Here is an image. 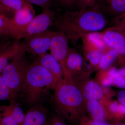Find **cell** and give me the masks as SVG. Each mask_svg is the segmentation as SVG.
<instances>
[{"label": "cell", "mask_w": 125, "mask_h": 125, "mask_svg": "<svg viewBox=\"0 0 125 125\" xmlns=\"http://www.w3.org/2000/svg\"><path fill=\"white\" fill-rule=\"evenodd\" d=\"M107 22L97 4L84 10L66 12L56 21L55 25L68 40L75 41L88 34L102 30Z\"/></svg>", "instance_id": "6da1fadb"}, {"label": "cell", "mask_w": 125, "mask_h": 125, "mask_svg": "<svg viewBox=\"0 0 125 125\" xmlns=\"http://www.w3.org/2000/svg\"><path fill=\"white\" fill-rule=\"evenodd\" d=\"M54 102L57 114L71 125H78L86 115V101L79 87L62 78L54 89Z\"/></svg>", "instance_id": "7a4b0ae2"}, {"label": "cell", "mask_w": 125, "mask_h": 125, "mask_svg": "<svg viewBox=\"0 0 125 125\" xmlns=\"http://www.w3.org/2000/svg\"><path fill=\"white\" fill-rule=\"evenodd\" d=\"M58 81L37 61L29 65L20 94L25 103L32 106L40 101L43 91L54 89Z\"/></svg>", "instance_id": "3957f363"}, {"label": "cell", "mask_w": 125, "mask_h": 125, "mask_svg": "<svg viewBox=\"0 0 125 125\" xmlns=\"http://www.w3.org/2000/svg\"><path fill=\"white\" fill-rule=\"evenodd\" d=\"M21 45L20 51L1 73V75L10 90L11 101H15L20 94L30 65L26 57V52Z\"/></svg>", "instance_id": "277c9868"}, {"label": "cell", "mask_w": 125, "mask_h": 125, "mask_svg": "<svg viewBox=\"0 0 125 125\" xmlns=\"http://www.w3.org/2000/svg\"><path fill=\"white\" fill-rule=\"evenodd\" d=\"M24 0L23 7L10 19L4 37L16 40L18 34L35 17V11L31 4Z\"/></svg>", "instance_id": "5b68a950"}, {"label": "cell", "mask_w": 125, "mask_h": 125, "mask_svg": "<svg viewBox=\"0 0 125 125\" xmlns=\"http://www.w3.org/2000/svg\"><path fill=\"white\" fill-rule=\"evenodd\" d=\"M68 39L60 32H55L52 37L50 50L51 54L60 65L63 73V78L72 80L71 75L66 66V60L70 51Z\"/></svg>", "instance_id": "8992f818"}, {"label": "cell", "mask_w": 125, "mask_h": 125, "mask_svg": "<svg viewBox=\"0 0 125 125\" xmlns=\"http://www.w3.org/2000/svg\"><path fill=\"white\" fill-rule=\"evenodd\" d=\"M55 15L54 11L49 8L44 9L41 13L35 16L27 27L18 34L16 40L19 41L47 31L53 24Z\"/></svg>", "instance_id": "52a82bcc"}, {"label": "cell", "mask_w": 125, "mask_h": 125, "mask_svg": "<svg viewBox=\"0 0 125 125\" xmlns=\"http://www.w3.org/2000/svg\"><path fill=\"white\" fill-rule=\"evenodd\" d=\"M55 33L47 30L24 39L21 43L26 52L40 56L50 49Z\"/></svg>", "instance_id": "ba28073f"}, {"label": "cell", "mask_w": 125, "mask_h": 125, "mask_svg": "<svg viewBox=\"0 0 125 125\" xmlns=\"http://www.w3.org/2000/svg\"><path fill=\"white\" fill-rule=\"evenodd\" d=\"M100 33L106 45L117 52L120 62L125 61V33L118 27L114 26Z\"/></svg>", "instance_id": "9c48e42d"}, {"label": "cell", "mask_w": 125, "mask_h": 125, "mask_svg": "<svg viewBox=\"0 0 125 125\" xmlns=\"http://www.w3.org/2000/svg\"><path fill=\"white\" fill-rule=\"evenodd\" d=\"M47 108L39 104L31 106L26 112L23 125H47Z\"/></svg>", "instance_id": "30bf717a"}, {"label": "cell", "mask_w": 125, "mask_h": 125, "mask_svg": "<svg viewBox=\"0 0 125 125\" xmlns=\"http://www.w3.org/2000/svg\"><path fill=\"white\" fill-rule=\"evenodd\" d=\"M85 101H99L102 98L104 92L98 83L92 80H85L77 85Z\"/></svg>", "instance_id": "8fae6325"}, {"label": "cell", "mask_w": 125, "mask_h": 125, "mask_svg": "<svg viewBox=\"0 0 125 125\" xmlns=\"http://www.w3.org/2000/svg\"><path fill=\"white\" fill-rule=\"evenodd\" d=\"M85 112L89 117L96 120L106 121L109 120L106 107L98 101H87L85 104Z\"/></svg>", "instance_id": "7c38bea8"}, {"label": "cell", "mask_w": 125, "mask_h": 125, "mask_svg": "<svg viewBox=\"0 0 125 125\" xmlns=\"http://www.w3.org/2000/svg\"><path fill=\"white\" fill-rule=\"evenodd\" d=\"M38 61L59 81L62 79L63 73L60 65L51 53L40 56Z\"/></svg>", "instance_id": "4fadbf2b"}, {"label": "cell", "mask_w": 125, "mask_h": 125, "mask_svg": "<svg viewBox=\"0 0 125 125\" xmlns=\"http://www.w3.org/2000/svg\"><path fill=\"white\" fill-rule=\"evenodd\" d=\"M99 8L116 16L125 13V0H98Z\"/></svg>", "instance_id": "5bb4252c"}, {"label": "cell", "mask_w": 125, "mask_h": 125, "mask_svg": "<svg viewBox=\"0 0 125 125\" xmlns=\"http://www.w3.org/2000/svg\"><path fill=\"white\" fill-rule=\"evenodd\" d=\"M21 48V43L15 41L10 45L0 51V74L19 52Z\"/></svg>", "instance_id": "9a60e30c"}, {"label": "cell", "mask_w": 125, "mask_h": 125, "mask_svg": "<svg viewBox=\"0 0 125 125\" xmlns=\"http://www.w3.org/2000/svg\"><path fill=\"white\" fill-rule=\"evenodd\" d=\"M83 60L82 56L74 50L70 48L66 60V66L71 75L72 79L82 71Z\"/></svg>", "instance_id": "2e32d148"}, {"label": "cell", "mask_w": 125, "mask_h": 125, "mask_svg": "<svg viewBox=\"0 0 125 125\" xmlns=\"http://www.w3.org/2000/svg\"><path fill=\"white\" fill-rule=\"evenodd\" d=\"M84 44L86 59L92 66H98L104 51L92 45L84 38H82Z\"/></svg>", "instance_id": "e0dca14e"}, {"label": "cell", "mask_w": 125, "mask_h": 125, "mask_svg": "<svg viewBox=\"0 0 125 125\" xmlns=\"http://www.w3.org/2000/svg\"><path fill=\"white\" fill-rule=\"evenodd\" d=\"M24 0H0V14L11 19L23 7Z\"/></svg>", "instance_id": "ac0fdd59"}, {"label": "cell", "mask_w": 125, "mask_h": 125, "mask_svg": "<svg viewBox=\"0 0 125 125\" xmlns=\"http://www.w3.org/2000/svg\"><path fill=\"white\" fill-rule=\"evenodd\" d=\"M11 101V104L10 106L0 108V111L3 114L11 116L19 125H23L25 114L21 108L15 104L14 101Z\"/></svg>", "instance_id": "d6986e66"}, {"label": "cell", "mask_w": 125, "mask_h": 125, "mask_svg": "<svg viewBox=\"0 0 125 125\" xmlns=\"http://www.w3.org/2000/svg\"><path fill=\"white\" fill-rule=\"evenodd\" d=\"M118 57V54L116 51L108 48L104 52L98 67L102 70H107Z\"/></svg>", "instance_id": "ffe728a7"}, {"label": "cell", "mask_w": 125, "mask_h": 125, "mask_svg": "<svg viewBox=\"0 0 125 125\" xmlns=\"http://www.w3.org/2000/svg\"><path fill=\"white\" fill-rule=\"evenodd\" d=\"M82 38L85 39L94 46L104 51L108 47L104 41L100 33H90Z\"/></svg>", "instance_id": "44dd1931"}, {"label": "cell", "mask_w": 125, "mask_h": 125, "mask_svg": "<svg viewBox=\"0 0 125 125\" xmlns=\"http://www.w3.org/2000/svg\"><path fill=\"white\" fill-rule=\"evenodd\" d=\"M10 99V90L2 75H0V101Z\"/></svg>", "instance_id": "7402d4cb"}, {"label": "cell", "mask_w": 125, "mask_h": 125, "mask_svg": "<svg viewBox=\"0 0 125 125\" xmlns=\"http://www.w3.org/2000/svg\"><path fill=\"white\" fill-rule=\"evenodd\" d=\"M78 125H111L106 121L94 120L85 115L81 120Z\"/></svg>", "instance_id": "603a6c76"}, {"label": "cell", "mask_w": 125, "mask_h": 125, "mask_svg": "<svg viewBox=\"0 0 125 125\" xmlns=\"http://www.w3.org/2000/svg\"><path fill=\"white\" fill-rule=\"evenodd\" d=\"M64 119L58 114L48 117L47 125H67Z\"/></svg>", "instance_id": "cb8c5ba5"}, {"label": "cell", "mask_w": 125, "mask_h": 125, "mask_svg": "<svg viewBox=\"0 0 125 125\" xmlns=\"http://www.w3.org/2000/svg\"><path fill=\"white\" fill-rule=\"evenodd\" d=\"M10 19L4 15L0 14V37H4Z\"/></svg>", "instance_id": "d4e9b609"}, {"label": "cell", "mask_w": 125, "mask_h": 125, "mask_svg": "<svg viewBox=\"0 0 125 125\" xmlns=\"http://www.w3.org/2000/svg\"><path fill=\"white\" fill-rule=\"evenodd\" d=\"M98 0H78V3L80 10L93 7L97 5Z\"/></svg>", "instance_id": "484cf974"}, {"label": "cell", "mask_w": 125, "mask_h": 125, "mask_svg": "<svg viewBox=\"0 0 125 125\" xmlns=\"http://www.w3.org/2000/svg\"><path fill=\"white\" fill-rule=\"evenodd\" d=\"M113 84L121 88L125 89V78L119 73L117 70L114 75Z\"/></svg>", "instance_id": "4316f807"}, {"label": "cell", "mask_w": 125, "mask_h": 125, "mask_svg": "<svg viewBox=\"0 0 125 125\" xmlns=\"http://www.w3.org/2000/svg\"><path fill=\"white\" fill-rule=\"evenodd\" d=\"M115 22V26L120 29L125 33V13L116 16Z\"/></svg>", "instance_id": "83f0119b"}, {"label": "cell", "mask_w": 125, "mask_h": 125, "mask_svg": "<svg viewBox=\"0 0 125 125\" xmlns=\"http://www.w3.org/2000/svg\"><path fill=\"white\" fill-rule=\"evenodd\" d=\"M30 4H34L44 8H48L51 0H25Z\"/></svg>", "instance_id": "f1b7e54d"}, {"label": "cell", "mask_w": 125, "mask_h": 125, "mask_svg": "<svg viewBox=\"0 0 125 125\" xmlns=\"http://www.w3.org/2000/svg\"><path fill=\"white\" fill-rule=\"evenodd\" d=\"M15 41V40L6 37H0V51L11 44Z\"/></svg>", "instance_id": "f546056e"}, {"label": "cell", "mask_w": 125, "mask_h": 125, "mask_svg": "<svg viewBox=\"0 0 125 125\" xmlns=\"http://www.w3.org/2000/svg\"><path fill=\"white\" fill-rule=\"evenodd\" d=\"M117 99L120 103L125 105V90L119 92L117 94Z\"/></svg>", "instance_id": "4dcf8cb0"}, {"label": "cell", "mask_w": 125, "mask_h": 125, "mask_svg": "<svg viewBox=\"0 0 125 125\" xmlns=\"http://www.w3.org/2000/svg\"><path fill=\"white\" fill-rule=\"evenodd\" d=\"M61 2L64 4L68 5L73 4L78 2V0H59Z\"/></svg>", "instance_id": "1f68e13d"}, {"label": "cell", "mask_w": 125, "mask_h": 125, "mask_svg": "<svg viewBox=\"0 0 125 125\" xmlns=\"http://www.w3.org/2000/svg\"><path fill=\"white\" fill-rule=\"evenodd\" d=\"M111 125H125V123H122V122H116L115 123L111 124Z\"/></svg>", "instance_id": "d6a6232c"}, {"label": "cell", "mask_w": 125, "mask_h": 125, "mask_svg": "<svg viewBox=\"0 0 125 125\" xmlns=\"http://www.w3.org/2000/svg\"><path fill=\"white\" fill-rule=\"evenodd\" d=\"M0 125H4V124H2V123H1V122L0 121Z\"/></svg>", "instance_id": "836d02e7"}]
</instances>
